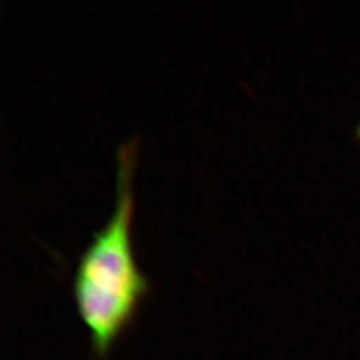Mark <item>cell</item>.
<instances>
[{"instance_id": "cell-2", "label": "cell", "mask_w": 360, "mask_h": 360, "mask_svg": "<svg viewBox=\"0 0 360 360\" xmlns=\"http://www.w3.org/2000/svg\"><path fill=\"white\" fill-rule=\"evenodd\" d=\"M357 137L360 140V122H359V127H357Z\"/></svg>"}, {"instance_id": "cell-1", "label": "cell", "mask_w": 360, "mask_h": 360, "mask_svg": "<svg viewBox=\"0 0 360 360\" xmlns=\"http://www.w3.org/2000/svg\"><path fill=\"white\" fill-rule=\"evenodd\" d=\"M135 153V137L119 148L115 209L103 227L92 231L72 274L75 308L98 359H104L132 324L150 284L135 260L132 245Z\"/></svg>"}]
</instances>
